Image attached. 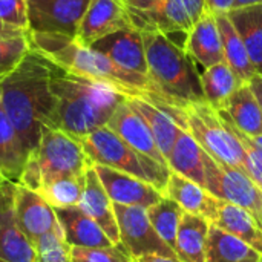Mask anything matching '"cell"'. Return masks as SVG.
Here are the masks:
<instances>
[{
	"label": "cell",
	"instance_id": "obj_22",
	"mask_svg": "<svg viewBox=\"0 0 262 262\" xmlns=\"http://www.w3.org/2000/svg\"><path fill=\"white\" fill-rule=\"evenodd\" d=\"M204 154L206 152L193 140V137L183 129L167 157V167L170 172H175L204 187Z\"/></svg>",
	"mask_w": 262,
	"mask_h": 262
},
{
	"label": "cell",
	"instance_id": "obj_43",
	"mask_svg": "<svg viewBox=\"0 0 262 262\" xmlns=\"http://www.w3.org/2000/svg\"><path fill=\"white\" fill-rule=\"evenodd\" d=\"M258 3H262V0H235V8H243V6H250V5H258Z\"/></svg>",
	"mask_w": 262,
	"mask_h": 262
},
{
	"label": "cell",
	"instance_id": "obj_17",
	"mask_svg": "<svg viewBox=\"0 0 262 262\" xmlns=\"http://www.w3.org/2000/svg\"><path fill=\"white\" fill-rule=\"evenodd\" d=\"M106 127H109L114 134H117L123 141H126L138 152L147 155L163 166H167V161L158 149L149 126L143 117L127 103V98L117 106Z\"/></svg>",
	"mask_w": 262,
	"mask_h": 262
},
{
	"label": "cell",
	"instance_id": "obj_27",
	"mask_svg": "<svg viewBox=\"0 0 262 262\" xmlns=\"http://www.w3.org/2000/svg\"><path fill=\"white\" fill-rule=\"evenodd\" d=\"M220 28L221 43H223V54L224 61L230 66L233 74L238 77L241 83H249L253 75H256V69L252 64V60L247 54V49L238 35L236 29L233 28L227 14H213Z\"/></svg>",
	"mask_w": 262,
	"mask_h": 262
},
{
	"label": "cell",
	"instance_id": "obj_36",
	"mask_svg": "<svg viewBox=\"0 0 262 262\" xmlns=\"http://www.w3.org/2000/svg\"><path fill=\"white\" fill-rule=\"evenodd\" d=\"M72 262H134L121 244L109 247H71Z\"/></svg>",
	"mask_w": 262,
	"mask_h": 262
},
{
	"label": "cell",
	"instance_id": "obj_16",
	"mask_svg": "<svg viewBox=\"0 0 262 262\" xmlns=\"http://www.w3.org/2000/svg\"><path fill=\"white\" fill-rule=\"evenodd\" d=\"M92 51L106 55L120 68L147 75V61L141 32L135 28H126L107 34L95 40L91 46Z\"/></svg>",
	"mask_w": 262,
	"mask_h": 262
},
{
	"label": "cell",
	"instance_id": "obj_21",
	"mask_svg": "<svg viewBox=\"0 0 262 262\" xmlns=\"http://www.w3.org/2000/svg\"><path fill=\"white\" fill-rule=\"evenodd\" d=\"M58 224L71 247H109L114 243L106 233L78 207L54 209Z\"/></svg>",
	"mask_w": 262,
	"mask_h": 262
},
{
	"label": "cell",
	"instance_id": "obj_38",
	"mask_svg": "<svg viewBox=\"0 0 262 262\" xmlns=\"http://www.w3.org/2000/svg\"><path fill=\"white\" fill-rule=\"evenodd\" d=\"M0 21L29 31L26 0H0Z\"/></svg>",
	"mask_w": 262,
	"mask_h": 262
},
{
	"label": "cell",
	"instance_id": "obj_4",
	"mask_svg": "<svg viewBox=\"0 0 262 262\" xmlns=\"http://www.w3.org/2000/svg\"><path fill=\"white\" fill-rule=\"evenodd\" d=\"M147 77L157 88L163 101L172 106L204 101L200 75L193 60L178 48L169 35L158 29L141 31ZM152 103V101H150Z\"/></svg>",
	"mask_w": 262,
	"mask_h": 262
},
{
	"label": "cell",
	"instance_id": "obj_20",
	"mask_svg": "<svg viewBox=\"0 0 262 262\" xmlns=\"http://www.w3.org/2000/svg\"><path fill=\"white\" fill-rule=\"evenodd\" d=\"M164 196L175 201L186 213L203 216L210 224L215 221L218 207L221 203V200L210 195L203 186L175 172H170L169 175V180L164 189Z\"/></svg>",
	"mask_w": 262,
	"mask_h": 262
},
{
	"label": "cell",
	"instance_id": "obj_1",
	"mask_svg": "<svg viewBox=\"0 0 262 262\" xmlns=\"http://www.w3.org/2000/svg\"><path fill=\"white\" fill-rule=\"evenodd\" d=\"M54 68V61L31 49L0 80L2 109L12 123L26 155L37 147L43 127L52 124L55 97L51 91V75Z\"/></svg>",
	"mask_w": 262,
	"mask_h": 262
},
{
	"label": "cell",
	"instance_id": "obj_42",
	"mask_svg": "<svg viewBox=\"0 0 262 262\" xmlns=\"http://www.w3.org/2000/svg\"><path fill=\"white\" fill-rule=\"evenodd\" d=\"M134 262H181L178 258H164V256H157V255H147L141 256Z\"/></svg>",
	"mask_w": 262,
	"mask_h": 262
},
{
	"label": "cell",
	"instance_id": "obj_46",
	"mask_svg": "<svg viewBox=\"0 0 262 262\" xmlns=\"http://www.w3.org/2000/svg\"><path fill=\"white\" fill-rule=\"evenodd\" d=\"M261 262H262V261H261Z\"/></svg>",
	"mask_w": 262,
	"mask_h": 262
},
{
	"label": "cell",
	"instance_id": "obj_19",
	"mask_svg": "<svg viewBox=\"0 0 262 262\" xmlns=\"http://www.w3.org/2000/svg\"><path fill=\"white\" fill-rule=\"evenodd\" d=\"M183 49L204 69L224 61L221 34L212 12H204L203 17L190 28Z\"/></svg>",
	"mask_w": 262,
	"mask_h": 262
},
{
	"label": "cell",
	"instance_id": "obj_29",
	"mask_svg": "<svg viewBox=\"0 0 262 262\" xmlns=\"http://www.w3.org/2000/svg\"><path fill=\"white\" fill-rule=\"evenodd\" d=\"M262 255L241 239L210 224L204 262H261Z\"/></svg>",
	"mask_w": 262,
	"mask_h": 262
},
{
	"label": "cell",
	"instance_id": "obj_25",
	"mask_svg": "<svg viewBox=\"0 0 262 262\" xmlns=\"http://www.w3.org/2000/svg\"><path fill=\"white\" fill-rule=\"evenodd\" d=\"M212 226L241 239L262 255V230L256 221L244 209L230 203L221 201L218 213Z\"/></svg>",
	"mask_w": 262,
	"mask_h": 262
},
{
	"label": "cell",
	"instance_id": "obj_40",
	"mask_svg": "<svg viewBox=\"0 0 262 262\" xmlns=\"http://www.w3.org/2000/svg\"><path fill=\"white\" fill-rule=\"evenodd\" d=\"M127 8L140 9V11H149L154 6H157L161 0H123Z\"/></svg>",
	"mask_w": 262,
	"mask_h": 262
},
{
	"label": "cell",
	"instance_id": "obj_3",
	"mask_svg": "<svg viewBox=\"0 0 262 262\" xmlns=\"http://www.w3.org/2000/svg\"><path fill=\"white\" fill-rule=\"evenodd\" d=\"M29 41L31 49L38 51L68 72L104 83L126 98H144L152 103L163 101L147 75L120 68L106 55L78 45L72 37L29 32Z\"/></svg>",
	"mask_w": 262,
	"mask_h": 262
},
{
	"label": "cell",
	"instance_id": "obj_10",
	"mask_svg": "<svg viewBox=\"0 0 262 262\" xmlns=\"http://www.w3.org/2000/svg\"><path fill=\"white\" fill-rule=\"evenodd\" d=\"M114 212L120 232V244L127 250L134 261L147 255L177 258L175 252L152 227L146 209L114 204Z\"/></svg>",
	"mask_w": 262,
	"mask_h": 262
},
{
	"label": "cell",
	"instance_id": "obj_7",
	"mask_svg": "<svg viewBox=\"0 0 262 262\" xmlns=\"http://www.w3.org/2000/svg\"><path fill=\"white\" fill-rule=\"evenodd\" d=\"M184 129L203 147L206 154L220 163L246 172L244 149L232 134L226 121L206 101L181 106Z\"/></svg>",
	"mask_w": 262,
	"mask_h": 262
},
{
	"label": "cell",
	"instance_id": "obj_41",
	"mask_svg": "<svg viewBox=\"0 0 262 262\" xmlns=\"http://www.w3.org/2000/svg\"><path fill=\"white\" fill-rule=\"evenodd\" d=\"M249 84H250V88H252V91H253V94H255V97L258 100V104H259V109H261L262 114V74L253 75V78L249 81Z\"/></svg>",
	"mask_w": 262,
	"mask_h": 262
},
{
	"label": "cell",
	"instance_id": "obj_35",
	"mask_svg": "<svg viewBox=\"0 0 262 262\" xmlns=\"http://www.w3.org/2000/svg\"><path fill=\"white\" fill-rule=\"evenodd\" d=\"M218 114L221 115V118L226 121V124L229 126V129L232 130V134L238 138V141L241 143L243 149H244V157H246V173L262 189V147H259L249 135L243 134L227 117V114L224 111H218Z\"/></svg>",
	"mask_w": 262,
	"mask_h": 262
},
{
	"label": "cell",
	"instance_id": "obj_24",
	"mask_svg": "<svg viewBox=\"0 0 262 262\" xmlns=\"http://www.w3.org/2000/svg\"><path fill=\"white\" fill-rule=\"evenodd\" d=\"M241 37L256 72L262 74V3L235 8L227 12Z\"/></svg>",
	"mask_w": 262,
	"mask_h": 262
},
{
	"label": "cell",
	"instance_id": "obj_26",
	"mask_svg": "<svg viewBox=\"0 0 262 262\" xmlns=\"http://www.w3.org/2000/svg\"><path fill=\"white\" fill-rule=\"evenodd\" d=\"M209 229L206 218L184 212L177 233V258L181 262H204Z\"/></svg>",
	"mask_w": 262,
	"mask_h": 262
},
{
	"label": "cell",
	"instance_id": "obj_33",
	"mask_svg": "<svg viewBox=\"0 0 262 262\" xmlns=\"http://www.w3.org/2000/svg\"><path fill=\"white\" fill-rule=\"evenodd\" d=\"M84 183H86V173L77 177H68L52 181L37 193L54 209L77 207L83 195Z\"/></svg>",
	"mask_w": 262,
	"mask_h": 262
},
{
	"label": "cell",
	"instance_id": "obj_12",
	"mask_svg": "<svg viewBox=\"0 0 262 262\" xmlns=\"http://www.w3.org/2000/svg\"><path fill=\"white\" fill-rule=\"evenodd\" d=\"M15 184L0 173V262H35L34 246L15 220Z\"/></svg>",
	"mask_w": 262,
	"mask_h": 262
},
{
	"label": "cell",
	"instance_id": "obj_44",
	"mask_svg": "<svg viewBox=\"0 0 262 262\" xmlns=\"http://www.w3.org/2000/svg\"><path fill=\"white\" fill-rule=\"evenodd\" d=\"M259 147H262V135H258V137H250Z\"/></svg>",
	"mask_w": 262,
	"mask_h": 262
},
{
	"label": "cell",
	"instance_id": "obj_14",
	"mask_svg": "<svg viewBox=\"0 0 262 262\" xmlns=\"http://www.w3.org/2000/svg\"><path fill=\"white\" fill-rule=\"evenodd\" d=\"M92 167L95 169L107 196L114 204L149 209L164 196L154 186L135 177L100 164H92Z\"/></svg>",
	"mask_w": 262,
	"mask_h": 262
},
{
	"label": "cell",
	"instance_id": "obj_23",
	"mask_svg": "<svg viewBox=\"0 0 262 262\" xmlns=\"http://www.w3.org/2000/svg\"><path fill=\"white\" fill-rule=\"evenodd\" d=\"M127 103L143 117V120L146 121V124L149 126V129L155 138L158 149L161 150L163 157L167 161V157H169L180 132L183 130V127L166 111H163L157 104L150 103L149 100L127 98Z\"/></svg>",
	"mask_w": 262,
	"mask_h": 262
},
{
	"label": "cell",
	"instance_id": "obj_9",
	"mask_svg": "<svg viewBox=\"0 0 262 262\" xmlns=\"http://www.w3.org/2000/svg\"><path fill=\"white\" fill-rule=\"evenodd\" d=\"M204 12H207L206 0H161L149 11L127 8L130 23L135 29L140 32L158 29L166 35L170 32L187 34Z\"/></svg>",
	"mask_w": 262,
	"mask_h": 262
},
{
	"label": "cell",
	"instance_id": "obj_5",
	"mask_svg": "<svg viewBox=\"0 0 262 262\" xmlns=\"http://www.w3.org/2000/svg\"><path fill=\"white\" fill-rule=\"evenodd\" d=\"M89 166L91 161L75 138L46 126L41 130L37 147L25 161L18 183L34 192H40L52 181L84 175Z\"/></svg>",
	"mask_w": 262,
	"mask_h": 262
},
{
	"label": "cell",
	"instance_id": "obj_30",
	"mask_svg": "<svg viewBox=\"0 0 262 262\" xmlns=\"http://www.w3.org/2000/svg\"><path fill=\"white\" fill-rule=\"evenodd\" d=\"M200 80L204 101L215 111H224L232 94L243 84L226 61L204 69Z\"/></svg>",
	"mask_w": 262,
	"mask_h": 262
},
{
	"label": "cell",
	"instance_id": "obj_39",
	"mask_svg": "<svg viewBox=\"0 0 262 262\" xmlns=\"http://www.w3.org/2000/svg\"><path fill=\"white\" fill-rule=\"evenodd\" d=\"M206 6L212 14H227L235 8V0H206Z\"/></svg>",
	"mask_w": 262,
	"mask_h": 262
},
{
	"label": "cell",
	"instance_id": "obj_31",
	"mask_svg": "<svg viewBox=\"0 0 262 262\" xmlns=\"http://www.w3.org/2000/svg\"><path fill=\"white\" fill-rule=\"evenodd\" d=\"M26 152L23 149V144L6 117L5 111L0 104V172L8 180L18 183L25 161H26Z\"/></svg>",
	"mask_w": 262,
	"mask_h": 262
},
{
	"label": "cell",
	"instance_id": "obj_45",
	"mask_svg": "<svg viewBox=\"0 0 262 262\" xmlns=\"http://www.w3.org/2000/svg\"><path fill=\"white\" fill-rule=\"evenodd\" d=\"M0 173H2V172H0Z\"/></svg>",
	"mask_w": 262,
	"mask_h": 262
},
{
	"label": "cell",
	"instance_id": "obj_32",
	"mask_svg": "<svg viewBox=\"0 0 262 262\" xmlns=\"http://www.w3.org/2000/svg\"><path fill=\"white\" fill-rule=\"evenodd\" d=\"M146 212L158 236L175 252L177 233H178V227L184 215V210L170 198L163 196L157 204L146 209Z\"/></svg>",
	"mask_w": 262,
	"mask_h": 262
},
{
	"label": "cell",
	"instance_id": "obj_18",
	"mask_svg": "<svg viewBox=\"0 0 262 262\" xmlns=\"http://www.w3.org/2000/svg\"><path fill=\"white\" fill-rule=\"evenodd\" d=\"M77 207L86 213L114 244H120V232L114 212V203L107 196L92 164L86 170V183Z\"/></svg>",
	"mask_w": 262,
	"mask_h": 262
},
{
	"label": "cell",
	"instance_id": "obj_13",
	"mask_svg": "<svg viewBox=\"0 0 262 262\" xmlns=\"http://www.w3.org/2000/svg\"><path fill=\"white\" fill-rule=\"evenodd\" d=\"M126 28L134 26L123 0H89L74 40L89 48L95 40Z\"/></svg>",
	"mask_w": 262,
	"mask_h": 262
},
{
	"label": "cell",
	"instance_id": "obj_34",
	"mask_svg": "<svg viewBox=\"0 0 262 262\" xmlns=\"http://www.w3.org/2000/svg\"><path fill=\"white\" fill-rule=\"evenodd\" d=\"M35 262H72L71 246L66 243L61 226L43 235L34 243Z\"/></svg>",
	"mask_w": 262,
	"mask_h": 262
},
{
	"label": "cell",
	"instance_id": "obj_28",
	"mask_svg": "<svg viewBox=\"0 0 262 262\" xmlns=\"http://www.w3.org/2000/svg\"><path fill=\"white\" fill-rule=\"evenodd\" d=\"M224 112L246 135H262V114L258 100L249 83H243L229 98Z\"/></svg>",
	"mask_w": 262,
	"mask_h": 262
},
{
	"label": "cell",
	"instance_id": "obj_15",
	"mask_svg": "<svg viewBox=\"0 0 262 262\" xmlns=\"http://www.w3.org/2000/svg\"><path fill=\"white\" fill-rule=\"evenodd\" d=\"M15 220L20 230L32 243L58 226L55 210L37 192L17 183L14 193Z\"/></svg>",
	"mask_w": 262,
	"mask_h": 262
},
{
	"label": "cell",
	"instance_id": "obj_11",
	"mask_svg": "<svg viewBox=\"0 0 262 262\" xmlns=\"http://www.w3.org/2000/svg\"><path fill=\"white\" fill-rule=\"evenodd\" d=\"M89 0H26L28 29L75 37Z\"/></svg>",
	"mask_w": 262,
	"mask_h": 262
},
{
	"label": "cell",
	"instance_id": "obj_6",
	"mask_svg": "<svg viewBox=\"0 0 262 262\" xmlns=\"http://www.w3.org/2000/svg\"><path fill=\"white\" fill-rule=\"evenodd\" d=\"M77 141L83 147L91 164H100L135 177L154 186L164 195V189L170 175L169 167L138 152L109 127L103 126L86 137L78 138Z\"/></svg>",
	"mask_w": 262,
	"mask_h": 262
},
{
	"label": "cell",
	"instance_id": "obj_2",
	"mask_svg": "<svg viewBox=\"0 0 262 262\" xmlns=\"http://www.w3.org/2000/svg\"><path fill=\"white\" fill-rule=\"evenodd\" d=\"M55 111L51 127L78 140L107 124L117 106L126 100L111 86L68 72L55 64L51 75Z\"/></svg>",
	"mask_w": 262,
	"mask_h": 262
},
{
	"label": "cell",
	"instance_id": "obj_8",
	"mask_svg": "<svg viewBox=\"0 0 262 262\" xmlns=\"http://www.w3.org/2000/svg\"><path fill=\"white\" fill-rule=\"evenodd\" d=\"M204 175L210 195L249 212L262 230V189L246 172L204 154Z\"/></svg>",
	"mask_w": 262,
	"mask_h": 262
},
{
	"label": "cell",
	"instance_id": "obj_37",
	"mask_svg": "<svg viewBox=\"0 0 262 262\" xmlns=\"http://www.w3.org/2000/svg\"><path fill=\"white\" fill-rule=\"evenodd\" d=\"M31 51L29 34L25 37L0 40V80L8 75Z\"/></svg>",
	"mask_w": 262,
	"mask_h": 262
}]
</instances>
